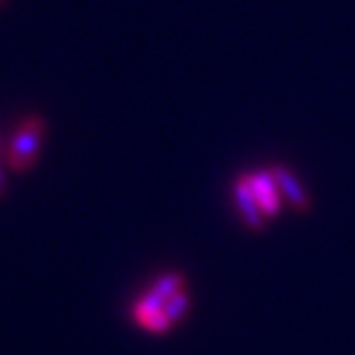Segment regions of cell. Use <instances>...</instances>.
<instances>
[{"instance_id": "9c48e42d", "label": "cell", "mask_w": 355, "mask_h": 355, "mask_svg": "<svg viewBox=\"0 0 355 355\" xmlns=\"http://www.w3.org/2000/svg\"><path fill=\"white\" fill-rule=\"evenodd\" d=\"M0 5H5V0H0Z\"/></svg>"}, {"instance_id": "ba28073f", "label": "cell", "mask_w": 355, "mask_h": 355, "mask_svg": "<svg viewBox=\"0 0 355 355\" xmlns=\"http://www.w3.org/2000/svg\"><path fill=\"white\" fill-rule=\"evenodd\" d=\"M5 194V182H3V175H0V196Z\"/></svg>"}, {"instance_id": "8992f818", "label": "cell", "mask_w": 355, "mask_h": 355, "mask_svg": "<svg viewBox=\"0 0 355 355\" xmlns=\"http://www.w3.org/2000/svg\"><path fill=\"white\" fill-rule=\"evenodd\" d=\"M178 291H182V277L178 272H168L164 277H159L157 282H155V286L150 288V293H155L162 300H168V297H173Z\"/></svg>"}, {"instance_id": "5b68a950", "label": "cell", "mask_w": 355, "mask_h": 355, "mask_svg": "<svg viewBox=\"0 0 355 355\" xmlns=\"http://www.w3.org/2000/svg\"><path fill=\"white\" fill-rule=\"evenodd\" d=\"M164 300L162 297H157L155 293H146V297H141V300L137 302V307H134V318H137L139 325H146L150 323V318L155 314H159V311H164Z\"/></svg>"}, {"instance_id": "7a4b0ae2", "label": "cell", "mask_w": 355, "mask_h": 355, "mask_svg": "<svg viewBox=\"0 0 355 355\" xmlns=\"http://www.w3.org/2000/svg\"><path fill=\"white\" fill-rule=\"evenodd\" d=\"M247 184L252 187L254 196L261 205V212L268 217H275L277 212L282 208V191L277 187V180L272 171H261V173H252V175H245Z\"/></svg>"}, {"instance_id": "52a82bcc", "label": "cell", "mask_w": 355, "mask_h": 355, "mask_svg": "<svg viewBox=\"0 0 355 355\" xmlns=\"http://www.w3.org/2000/svg\"><path fill=\"white\" fill-rule=\"evenodd\" d=\"M187 309H189V295L184 293V291H178V293H175L173 297H168L166 304H164L166 316L171 318L173 323H175L178 318H180Z\"/></svg>"}, {"instance_id": "277c9868", "label": "cell", "mask_w": 355, "mask_h": 355, "mask_svg": "<svg viewBox=\"0 0 355 355\" xmlns=\"http://www.w3.org/2000/svg\"><path fill=\"white\" fill-rule=\"evenodd\" d=\"M236 201H238V208L243 212V219L247 222V226L254 231H261L266 224V215L261 212V205L254 196L252 187L247 184L245 178H240L238 184H236Z\"/></svg>"}, {"instance_id": "3957f363", "label": "cell", "mask_w": 355, "mask_h": 355, "mask_svg": "<svg viewBox=\"0 0 355 355\" xmlns=\"http://www.w3.org/2000/svg\"><path fill=\"white\" fill-rule=\"evenodd\" d=\"M272 175H275V180H277V187H279L282 191V196L286 198V201L293 205L295 210H309V196H307V191L302 189V184L300 180L288 171L286 166H282V164H275L272 168Z\"/></svg>"}, {"instance_id": "6da1fadb", "label": "cell", "mask_w": 355, "mask_h": 355, "mask_svg": "<svg viewBox=\"0 0 355 355\" xmlns=\"http://www.w3.org/2000/svg\"><path fill=\"white\" fill-rule=\"evenodd\" d=\"M42 134H44V123L42 118H28L21 130L17 132L14 137L12 146H10V153H7V162L14 171H26L28 166L33 164L35 155H37V148H40V141H42Z\"/></svg>"}]
</instances>
